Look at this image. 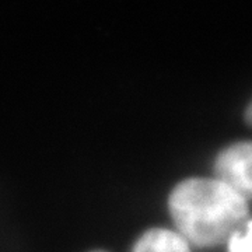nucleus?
Returning a JSON list of instances; mask_svg holds the SVG:
<instances>
[{
  "mask_svg": "<svg viewBox=\"0 0 252 252\" xmlns=\"http://www.w3.org/2000/svg\"><path fill=\"white\" fill-rule=\"evenodd\" d=\"M228 252H252V220L244 223L227 240Z\"/></svg>",
  "mask_w": 252,
  "mask_h": 252,
  "instance_id": "4",
  "label": "nucleus"
},
{
  "mask_svg": "<svg viewBox=\"0 0 252 252\" xmlns=\"http://www.w3.org/2000/svg\"><path fill=\"white\" fill-rule=\"evenodd\" d=\"M90 252H108V251H104V250H94V251H90Z\"/></svg>",
  "mask_w": 252,
  "mask_h": 252,
  "instance_id": "6",
  "label": "nucleus"
},
{
  "mask_svg": "<svg viewBox=\"0 0 252 252\" xmlns=\"http://www.w3.org/2000/svg\"><path fill=\"white\" fill-rule=\"evenodd\" d=\"M245 121L250 126H252V101L250 102V105L247 107V111H245Z\"/></svg>",
  "mask_w": 252,
  "mask_h": 252,
  "instance_id": "5",
  "label": "nucleus"
},
{
  "mask_svg": "<svg viewBox=\"0 0 252 252\" xmlns=\"http://www.w3.org/2000/svg\"><path fill=\"white\" fill-rule=\"evenodd\" d=\"M215 174L244 199H251L252 142H238L221 150L215 161Z\"/></svg>",
  "mask_w": 252,
  "mask_h": 252,
  "instance_id": "2",
  "label": "nucleus"
},
{
  "mask_svg": "<svg viewBox=\"0 0 252 252\" xmlns=\"http://www.w3.org/2000/svg\"><path fill=\"white\" fill-rule=\"evenodd\" d=\"M132 252H190L188 240L167 228H150L137 238Z\"/></svg>",
  "mask_w": 252,
  "mask_h": 252,
  "instance_id": "3",
  "label": "nucleus"
},
{
  "mask_svg": "<svg viewBox=\"0 0 252 252\" xmlns=\"http://www.w3.org/2000/svg\"><path fill=\"white\" fill-rule=\"evenodd\" d=\"M168 209L178 233L199 248L227 241L248 216L247 199L217 178L180 182L170 193Z\"/></svg>",
  "mask_w": 252,
  "mask_h": 252,
  "instance_id": "1",
  "label": "nucleus"
}]
</instances>
